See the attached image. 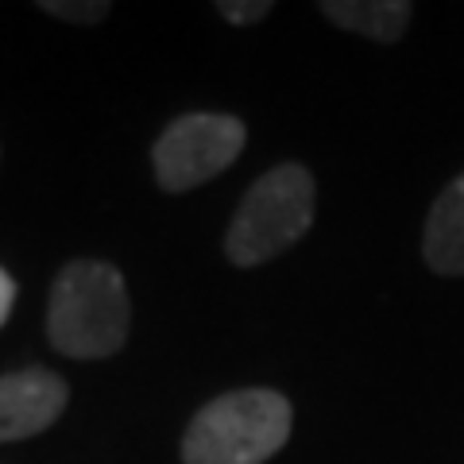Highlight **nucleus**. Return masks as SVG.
Masks as SVG:
<instances>
[{"label":"nucleus","instance_id":"f257e3e1","mask_svg":"<svg viewBox=\"0 0 464 464\" xmlns=\"http://www.w3.org/2000/svg\"><path fill=\"white\" fill-rule=\"evenodd\" d=\"M132 325L124 275L105 259H74L58 271L47 302V337L70 360L121 353Z\"/></svg>","mask_w":464,"mask_h":464},{"label":"nucleus","instance_id":"f03ea898","mask_svg":"<svg viewBox=\"0 0 464 464\" xmlns=\"http://www.w3.org/2000/svg\"><path fill=\"white\" fill-rule=\"evenodd\" d=\"M295 411L271 387L217 395L182 433V464H264L290 438Z\"/></svg>","mask_w":464,"mask_h":464},{"label":"nucleus","instance_id":"7ed1b4c3","mask_svg":"<svg viewBox=\"0 0 464 464\" xmlns=\"http://www.w3.org/2000/svg\"><path fill=\"white\" fill-rule=\"evenodd\" d=\"M314 174L302 163H279L248 186L225 232V256L237 267L271 264L314 225Z\"/></svg>","mask_w":464,"mask_h":464},{"label":"nucleus","instance_id":"20e7f679","mask_svg":"<svg viewBox=\"0 0 464 464\" xmlns=\"http://www.w3.org/2000/svg\"><path fill=\"white\" fill-rule=\"evenodd\" d=\"M248 143V128L240 116L228 112H186L159 132L151 148L155 182L167 194H182L194 186L217 179L237 163Z\"/></svg>","mask_w":464,"mask_h":464},{"label":"nucleus","instance_id":"39448f33","mask_svg":"<svg viewBox=\"0 0 464 464\" xmlns=\"http://www.w3.org/2000/svg\"><path fill=\"white\" fill-rule=\"evenodd\" d=\"M70 402V387L51 368L0 375V441H24L51 430Z\"/></svg>","mask_w":464,"mask_h":464},{"label":"nucleus","instance_id":"423d86ee","mask_svg":"<svg viewBox=\"0 0 464 464\" xmlns=\"http://www.w3.org/2000/svg\"><path fill=\"white\" fill-rule=\"evenodd\" d=\"M422 256L433 275H449V279L464 275V170L430 206L426 232H422Z\"/></svg>","mask_w":464,"mask_h":464},{"label":"nucleus","instance_id":"0eeeda50","mask_svg":"<svg viewBox=\"0 0 464 464\" xmlns=\"http://www.w3.org/2000/svg\"><path fill=\"white\" fill-rule=\"evenodd\" d=\"M411 5L406 0H325L322 5V16L329 24L344 27V32H356V35H368L372 43H399L411 27Z\"/></svg>","mask_w":464,"mask_h":464},{"label":"nucleus","instance_id":"6e6552de","mask_svg":"<svg viewBox=\"0 0 464 464\" xmlns=\"http://www.w3.org/2000/svg\"><path fill=\"white\" fill-rule=\"evenodd\" d=\"M39 8L66 24H101L112 12L109 0H43Z\"/></svg>","mask_w":464,"mask_h":464},{"label":"nucleus","instance_id":"1a4fd4ad","mask_svg":"<svg viewBox=\"0 0 464 464\" xmlns=\"http://www.w3.org/2000/svg\"><path fill=\"white\" fill-rule=\"evenodd\" d=\"M217 12H221L228 24L244 27V24L267 20L271 12H275V5H271V0H217Z\"/></svg>","mask_w":464,"mask_h":464},{"label":"nucleus","instance_id":"9d476101","mask_svg":"<svg viewBox=\"0 0 464 464\" xmlns=\"http://www.w3.org/2000/svg\"><path fill=\"white\" fill-rule=\"evenodd\" d=\"M12 302H16V283H12V275H8L5 267H0V325L8 322Z\"/></svg>","mask_w":464,"mask_h":464}]
</instances>
